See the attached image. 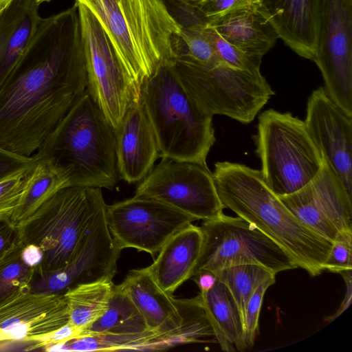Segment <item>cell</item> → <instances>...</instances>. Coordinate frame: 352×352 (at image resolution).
I'll return each instance as SVG.
<instances>
[{"instance_id":"obj_1","label":"cell","mask_w":352,"mask_h":352,"mask_svg":"<svg viewBox=\"0 0 352 352\" xmlns=\"http://www.w3.org/2000/svg\"><path fill=\"white\" fill-rule=\"evenodd\" d=\"M87 89L76 3L42 18L36 37L0 89V146L32 156Z\"/></svg>"},{"instance_id":"obj_2","label":"cell","mask_w":352,"mask_h":352,"mask_svg":"<svg viewBox=\"0 0 352 352\" xmlns=\"http://www.w3.org/2000/svg\"><path fill=\"white\" fill-rule=\"evenodd\" d=\"M106 33L135 96L163 64L184 53L182 27L164 0H75Z\"/></svg>"},{"instance_id":"obj_3","label":"cell","mask_w":352,"mask_h":352,"mask_svg":"<svg viewBox=\"0 0 352 352\" xmlns=\"http://www.w3.org/2000/svg\"><path fill=\"white\" fill-rule=\"evenodd\" d=\"M212 175L224 208L266 234L309 275L325 271L333 242L300 221L267 186L261 170L225 161L214 164Z\"/></svg>"},{"instance_id":"obj_4","label":"cell","mask_w":352,"mask_h":352,"mask_svg":"<svg viewBox=\"0 0 352 352\" xmlns=\"http://www.w3.org/2000/svg\"><path fill=\"white\" fill-rule=\"evenodd\" d=\"M67 173L71 186L113 189L119 181L116 129L88 89L75 102L34 154Z\"/></svg>"},{"instance_id":"obj_5","label":"cell","mask_w":352,"mask_h":352,"mask_svg":"<svg viewBox=\"0 0 352 352\" xmlns=\"http://www.w3.org/2000/svg\"><path fill=\"white\" fill-rule=\"evenodd\" d=\"M173 63L162 65L144 82L140 100L155 133L160 157L206 164L216 140L212 116L190 96Z\"/></svg>"},{"instance_id":"obj_6","label":"cell","mask_w":352,"mask_h":352,"mask_svg":"<svg viewBox=\"0 0 352 352\" xmlns=\"http://www.w3.org/2000/svg\"><path fill=\"white\" fill-rule=\"evenodd\" d=\"M104 205L101 188L66 187L18 226L23 243L36 245L43 252L35 275L59 269L73 258Z\"/></svg>"},{"instance_id":"obj_7","label":"cell","mask_w":352,"mask_h":352,"mask_svg":"<svg viewBox=\"0 0 352 352\" xmlns=\"http://www.w3.org/2000/svg\"><path fill=\"white\" fill-rule=\"evenodd\" d=\"M256 127L254 140L261 171L277 196L297 192L314 180L324 159L304 120L270 109L259 116Z\"/></svg>"},{"instance_id":"obj_8","label":"cell","mask_w":352,"mask_h":352,"mask_svg":"<svg viewBox=\"0 0 352 352\" xmlns=\"http://www.w3.org/2000/svg\"><path fill=\"white\" fill-rule=\"evenodd\" d=\"M183 86L207 113L248 124L274 92L265 77L221 62L204 65L182 54L173 63Z\"/></svg>"},{"instance_id":"obj_9","label":"cell","mask_w":352,"mask_h":352,"mask_svg":"<svg viewBox=\"0 0 352 352\" xmlns=\"http://www.w3.org/2000/svg\"><path fill=\"white\" fill-rule=\"evenodd\" d=\"M200 227L203 243L192 276L201 271L214 272L246 263L261 265L274 274L298 267L273 240L239 217L223 213L204 221Z\"/></svg>"},{"instance_id":"obj_10","label":"cell","mask_w":352,"mask_h":352,"mask_svg":"<svg viewBox=\"0 0 352 352\" xmlns=\"http://www.w3.org/2000/svg\"><path fill=\"white\" fill-rule=\"evenodd\" d=\"M135 195L160 201L196 220L223 214L212 173L207 164L162 158L138 186Z\"/></svg>"},{"instance_id":"obj_11","label":"cell","mask_w":352,"mask_h":352,"mask_svg":"<svg viewBox=\"0 0 352 352\" xmlns=\"http://www.w3.org/2000/svg\"><path fill=\"white\" fill-rule=\"evenodd\" d=\"M76 2V1H75ZM78 5L86 60L87 89L116 129L132 103L138 102L100 24L83 4Z\"/></svg>"},{"instance_id":"obj_12","label":"cell","mask_w":352,"mask_h":352,"mask_svg":"<svg viewBox=\"0 0 352 352\" xmlns=\"http://www.w3.org/2000/svg\"><path fill=\"white\" fill-rule=\"evenodd\" d=\"M312 60L328 96L352 115V0H319Z\"/></svg>"},{"instance_id":"obj_13","label":"cell","mask_w":352,"mask_h":352,"mask_svg":"<svg viewBox=\"0 0 352 352\" xmlns=\"http://www.w3.org/2000/svg\"><path fill=\"white\" fill-rule=\"evenodd\" d=\"M118 285L142 315L149 330L158 336V351L203 342L208 336V327L200 318L185 315V299H177L164 291L146 267L130 271Z\"/></svg>"},{"instance_id":"obj_14","label":"cell","mask_w":352,"mask_h":352,"mask_svg":"<svg viewBox=\"0 0 352 352\" xmlns=\"http://www.w3.org/2000/svg\"><path fill=\"white\" fill-rule=\"evenodd\" d=\"M105 215L121 250L134 248L153 256L175 234L196 221L160 201L138 195L107 205Z\"/></svg>"},{"instance_id":"obj_15","label":"cell","mask_w":352,"mask_h":352,"mask_svg":"<svg viewBox=\"0 0 352 352\" xmlns=\"http://www.w3.org/2000/svg\"><path fill=\"white\" fill-rule=\"evenodd\" d=\"M106 206L100 209L77 252L65 265L34 276L30 284L32 292L64 294L80 284L113 278L122 250L109 230Z\"/></svg>"},{"instance_id":"obj_16","label":"cell","mask_w":352,"mask_h":352,"mask_svg":"<svg viewBox=\"0 0 352 352\" xmlns=\"http://www.w3.org/2000/svg\"><path fill=\"white\" fill-rule=\"evenodd\" d=\"M69 321L64 294L34 293L28 285L0 301V341L34 342L38 346L39 339Z\"/></svg>"},{"instance_id":"obj_17","label":"cell","mask_w":352,"mask_h":352,"mask_svg":"<svg viewBox=\"0 0 352 352\" xmlns=\"http://www.w3.org/2000/svg\"><path fill=\"white\" fill-rule=\"evenodd\" d=\"M304 122L325 162L352 197V115L319 87L308 98Z\"/></svg>"},{"instance_id":"obj_18","label":"cell","mask_w":352,"mask_h":352,"mask_svg":"<svg viewBox=\"0 0 352 352\" xmlns=\"http://www.w3.org/2000/svg\"><path fill=\"white\" fill-rule=\"evenodd\" d=\"M116 151L120 177L141 182L160 157L151 124L141 100L132 103L116 129Z\"/></svg>"},{"instance_id":"obj_19","label":"cell","mask_w":352,"mask_h":352,"mask_svg":"<svg viewBox=\"0 0 352 352\" xmlns=\"http://www.w3.org/2000/svg\"><path fill=\"white\" fill-rule=\"evenodd\" d=\"M36 0H14L0 16V89L30 51L42 20Z\"/></svg>"},{"instance_id":"obj_20","label":"cell","mask_w":352,"mask_h":352,"mask_svg":"<svg viewBox=\"0 0 352 352\" xmlns=\"http://www.w3.org/2000/svg\"><path fill=\"white\" fill-rule=\"evenodd\" d=\"M208 24L228 43L261 58L279 38L261 0L229 10Z\"/></svg>"},{"instance_id":"obj_21","label":"cell","mask_w":352,"mask_h":352,"mask_svg":"<svg viewBox=\"0 0 352 352\" xmlns=\"http://www.w3.org/2000/svg\"><path fill=\"white\" fill-rule=\"evenodd\" d=\"M279 38L297 54H315L319 0H261Z\"/></svg>"},{"instance_id":"obj_22","label":"cell","mask_w":352,"mask_h":352,"mask_svg":"<svg viewBox=\"0 0 352 352\" xmlns=\"http://www.w3.org/2000/svg\"><path fill=\"white\" fill-rule=\"evenodd\" d=\"M202 243L201 227L190 223L168 240L146 269L164 291L173 294L192 277Z\"/></svg>"},{"instance_id":"obj_23","label":"cell","mask_w":352,"mask_h":352,"mask_svg":"<svg viewBox=\"0 0 352 352\" xmlns=\"http://www.w3.org/2000/svg\"><path fill=\"white\" fill-rule=\"evenodd\" d=\"M201 305L222 351H244L243 321L227 287L217 280L208 292L199 294Z\"/></svg>"},{"instance_id":"obj_24","label":"cell","mask_w":352,"mask_h":352,"mask_svg":"<svg viewBox=\"0 0 352 352\" xmlns=\"http://www.w3.org/2000/svg\"><path fill=\"white\" fill-rule=\"evenodd\" d=\"M66 172L50 159H39L28 175L19 204L10 220L20 225L60 190L69 187Z\"/></svg>"},{"instance_id":"obj_25","label":"cell","mask_w":352,"mask_h":352,"mask_svg":"<svg viewBox=\"0 0 352 352\" xmlns=\"http://www.w3.org/2000/svg\"><path fill=\"white\" fill-rule=\"evenodd\" d=\"M149 331L144 317L130 298L118 285H115L105 313L82 329L78 337L96 334H133Z\"/></svg>"},{"instance_id":"obj_26","label":"cell","mask_w":352,"mask_h":352,"mask_svg":"<svg viewBox=\"0 0 352 352\" xmlns=\"http://www.w3.org/2000/svg\"><path fill=\"white\" fill-rule=\"evenodd\" d=\"M111 278L76 285L64 293L69 313V321L80 331L91 324L107 311L113 293Z\"/></svg>"},{"instance_id":"obj_27","label":"cell","mask_w":352,"mask_h":352,"mask_svg":"<svg viewBox=\"0 0 352 352\" xmlns=\"http://www.w3.org/2000/svg\"><path fill=\"white\" fill-rule=\"evenodd\" d=\"M310 184L318 206L333 225L339 231L352 229V197L325 161Z\"/></svg>"},{"instance_id":"obj_28","label":"cell","mask_w":352,"mask_h":352,"mask_svg":"<svg viewBox=\"0 0 352 352\" xmlns=\"http://www.w3.org/2000/svg\"><path fill=\"white\" fill-rule=\"evenodd\" d=\"M213 273L231 293L243 322L245 307L251 295L263 282L276 276L266 267L255 263L229 266Z\"/></svg>"},{"instance_id":"obj_29","label":"cell","mask_w":352,"mask_h":352,"mask_svg":"<svg viewBox=\"0 0 352 352\" xmlns=\"http://www.w3.org/2000/svg\"><path fill=\"white\" fill-rule=\"evenodd\" d=\"M278 197L304 224L322 237L332 242L334 241L340 231L318 206L311 184L292 194Z\"/></svg>"},{"instance_id":"obj_30","label":"cell","mask_w":352,"mask_h":352,"mask_svg":"<svg viewBox=\"0 0 352 352\" xmlns=\"http://www.w3.org/2000/svg\"><path fill=\"white\" fill-rule=\"evenodd\" d=\"M25 245L20 239L0 256V301L23 286L30 285L36 274V267L23 259Z\"/></svg>"},{"instance_id":"obj_31","label":"cell","mask_w":352,"mask_h":352,"mask_svg":"<svg viewBox=\"0 0 352 352\" xmlns=\"http://www.w3.org/2000/svg\"><path fill=\"white\" fill-rule=\"evenodd\" d=\"M204 30L221 62L237 69L261 74L262 58L251 55L228 43L208 24Z\"/></svg>"},{"instance_id":"obj_32","label":"cell","mask_w":352,"mask_h":352,"mask_svg":"<svg viewBox=\"0 0 352 352\" xmlns=\"http://www.w3.org/2000/svg\"><path fill=\"white\" fill-rule=\"evenodd\" d=\"M206 25L182 28L180 38L184 54L204 65H212L221 61L205 32Z\"/></svg>"},{"instance_id":"obj_33","label":"cell","mask_w":352,"mask_h":352,"mask_svg":"<svg viewBox=\"0 0 352 352\" xmlns=\"http://www.w3.org/2000/svg\"><path fill=\"white\" fill-rule=\"evenodd\" d=\"M276 281L275 276L263 282L251 295L245 310L243 319V342L246 350L254 344L258 331V320L264 295Z\"/></svg>"},{"instance_id":"obj_34","label":"cell","mask_w":352,"mask_h":352,"mask_svg":"<svg viewBox=\"0 0 352 352\" xmlns=\"http://www.w3.org/2000/svg\"><path fill=\"white\" fill-rule=\"evenodd\" d=\"M32 169L16 173L0 181V221L10 219L19 204L26 177Z\"/></svg>"},{"instance_id":"obj_35","label":"cell","mask_w":352,"mask_h":352,"mask_svg":"<svg viewBox=\"0 0 352 352\" xmlns=\"http://www.w3.org/2000/svg\"><path fill=\"white\" fill-rule=\"evenodd\" d=\"M324 267V270L338 274L352 270V229L338 232Z\"/></svg>"},{"instance_id":"obj_36","label":"cell","mask_w":352,"mask_h":352,"mask_svg":"<svg viewBox=\"0 0 352 352\" xmlns=\"http://www.w3.org/2000/svg\"><path fill=\"white\" fill-rule=\"evenodd\" d=\"M37 162L34 155H22L0 146V181L16 173L32 169Z\"/></svg>"},{"instance_id":"obj_37","label":"cell","mask_w":352,"mask_h":352,"mask_svg":"<svg viewBox=\"0 0 352 352\" xmlns=\"http://www.w3.org/2000/svg\"><path fill=\"white\" fill-rule=\"evenodd\" d=\"M253 1L254 0H197L193 4L206 17L208 23L210 20L229 10Z\"/></svg>"},{"instance_id":"obj_38","label":"cell","mask_w":352,"mask_h":352,"mask_svg":"<svg viewBox=\"0 0 352 352\" xmlns=\"http://www.w3.org/2000/svg\"><path fill=\"white\" fill-rule=\"evenodd\" d=\"M19 227L10 219L0 221V256L20 240Z\"/></svg>"},{"instance_id":"obj_39","label":"cell","mask_w":352,"mask_h":352,"mask_svg":"<svg viewBox=\"0 0 352 352\" xmlns=\"http://www.w3.org/2000/svg\"><path fill=\"white\" fill-rule=\"evenodd\" d=\"M352 270L340 273L346 284V291L343 301L338 311L331 316L326 318L325 320L330 322L342 314L350 305L352 298Z\"/></svg>"},{"instance_id":"obj_40","label":"cell","mask_w":352,"mask_h":352,"mask_svg":"<svg viewBox=\"0 0 352 352\" xmlns=\"http://www.w3.org/2000/svg\"><path fill=\"white\" fill-rule=\"evenodd\" d=\"M192 277L201 293L210 290L217 280L215 274L210 271H201L195 274Z\"/></svg>"},{"instance_id":"obj_41","label":"cell","mask_w":352,"mask_h":352,"mask_svg":"<svg viewBox=\"0 0 352 352\" xmlns=\"http://www.w3.org/2000/svg\"><path fill=\"white\" fill-rule=\"evenodd\" d=\"M24 261L30 266L37 267L43 259L41 250L34 245H25L22 251Z\"/></svg>"},{"instance_id":"obj_42","label":"cell","mask_w":352,"mask_h":352,"mask_svg":"<svg viewBox=\"0 0 352 352\" xmlns=\"http://www.w3.org/2000/svg\"><path fill=\"white\" fill-rule=\"evenodd\" d=\"M14 0H0V6L6 8Z\"/></svg>"},{"instance_id":"obj_43","label":"cell","mask_w":352,"mask_h":352,"mask_svg":"<svg viewBox=\"0 0 352 352\" xmlns=\"http://www.w3.org/2000/svg\"><path fill=\"white\" fill-rule=\"evenodd\" d=\"M165 1H172V0H164ZM176 1H187V2H190V3H195L197 0H176Z\"/></svg>"},{"instance_id":"obj_44","label":"cell","mask_w":352,"mask_h":352,"mask_svg":"<svg viewBox=\"0 0 352 352\" xmlns=\"http://www.w3.org/2000/svg\"><path fill=\"white\" fill-rule=\"evenodd\" d=\"M6 8L2 7V6H0V16L1 14V13L3 12V11L5 10Z\"/></svg>"}]
</instances>
